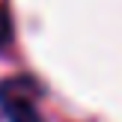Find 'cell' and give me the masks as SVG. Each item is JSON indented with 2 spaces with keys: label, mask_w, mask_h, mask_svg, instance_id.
<instances>
[{
  "label": "cell",
  "mask_w": 122,
  "mask_h": 122,
  "mask_svg": "<svg viewBox=\"0 0 122 122\" xmlns=\"http://www.w3.org/2000/svg\"><path fill=\"white\" fill-rule=\"evenodd\" d=\"M0 122H45L39 113V89L30 77L0 83Z\"/></svg>",
  "instance_id": "1"
},
{
  "label": "cell",
  "mask_w": 122,
  "mask_h": 122,
  "mask_svg": "<svg viewBox=\"0 0 122 122\" xmlns=\"http://www.w3.org/2000/svg\"><path fill=\"white\" fill-rule=\"evenodd\" d=\"M9 42V18H6V12L0 9V48Z\"/></svg>",
  "instance_id": "2"
}]
</instances>
